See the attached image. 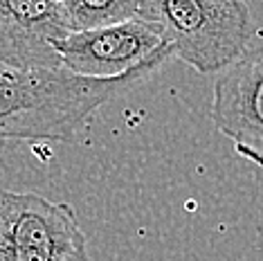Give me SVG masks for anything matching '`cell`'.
<instances>
[{"label":"cell","mask_w":263,"mask_h":261,"mask_svg":"<svg viewBox=\"0 0 263 261\" xmlns=\"http://www.w3.org/2000/svg\"><path fill=\"white\" fill-rule=\"evenodd\" d=\"M70 32L97 29L137 18L140 0H61Z\"/></svg>","instance_id":"7"},{"label":"cell","mask_w":263,"mask_h":261,"mask_svg":"<svg viewBox=\"0 0 263 261\" xmlns=\"http://www.w3.org/2000/svg\"><path fill=\"white\" fill-rule=\"evenodd\" d=\"M0 261H88V239L70 203L0 189Z\"/></svg>","instance_id":"3"},{"label":"cell","mask_w":263,"mask_h":261,"mask_svg":"<svg viewBox=\"0 0 263 261\" xmlns=\"http://www.w3.org/2000/svg\"><path fill=\"white\" fill-rule=\"evenodd\" d=\"M173 57L162 45L140 68L117 79H90L65 68L0 63V142H70L104 104L146 81Z\"/></svg>","instance_id":"1"},{"label":"cell","mask_w":263,"mask_h":261,"mask_svg":"<svg viewBox=\"0 0 263 261\" xmlns=\"http://www.w3.org/2000/svg\"><path fill=\"white\" fill-rule=\"evenodd\" d=\"M148 23L198 74H216L250 50L256 25L245 0H140Z\"/></svg>","instance_id":"2"},{"label":"cell","mask_w":263,"mask_h":261,"mask_svg":"<svg viewBox=\"0 0 263 261\" xmlns=\"http://www.w3.org/2000/svg\"><path fill=\"white\" fill-rule=\"evenodd\" d=\"M164 45L155 27L140 18H130L97 29L70 32L57 52L61 65L70 72L90 79H117L140 68Z\"/></svg>","instance_id":"5"},{"label":"cell","mask_w":263,"mask_h":261,"mask_svg":"<svg viewBox=\"0 0 263 261\" xmlns=\"http://www.w3.org/2000/svg\"><path fill=\"white\" fill-rule=\"evenodd\" d=\"M68 34L61 0H0V63L63 68L57 45Z\"/></svg>","instance_id":"6"},{"label":"cell","mask_w":263,"mask_h":261,"mask_svg":"<svg viewBox=\"0 0 263 261\" xmlns=\"http://www.w3.org/2000/svg\"><path fill=\"white\" fill-rule=\"evenodd\" d=\"M209 120L238 156L263 167V43L216 77Z\"/></svg>","instance_id":"4"}]
</instances>
